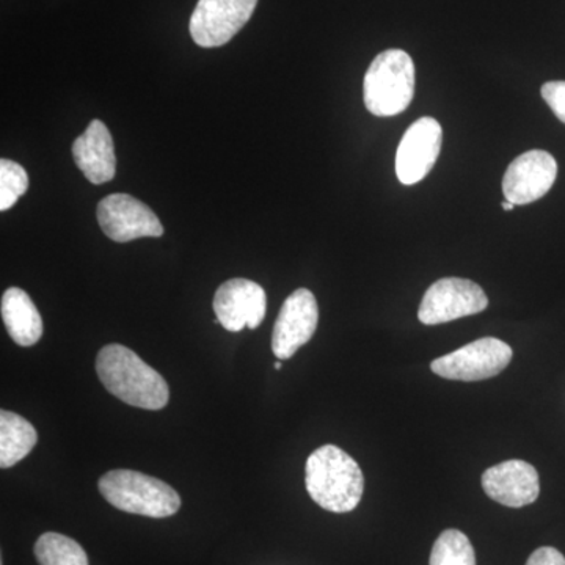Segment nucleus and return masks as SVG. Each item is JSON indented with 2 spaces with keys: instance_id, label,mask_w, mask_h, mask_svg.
Here are the masks:
<instances>
[{
  "instance_id": "9d476101",
  "label": "nucleus",
  "mask_w": 565,
  "mask_h": 565,
  "mask_svg": "<svg viewBox=\"0 0 565 565\" xmlns=\"http://www.w3.org/2000/svg\"><path fill=\"white\" fill-rule=\"evenodd\" d=\"M444 141L440 122L419 118L405 131L396 152V174L404 185L423 181L434 169Z\"/></svg>"
},
{
  "instance_id": "4be33fe9",
  "label": "nucleus",
  "mask_w": 565,
  "mask_h": 565,
  "mask_svg": "<svg viewBox=\"0 0 565 565\" xmlns=\"http://www.w3.org/2000/svg\"><path fill=\"white\" fill-rule=\"evenodd\" d=\"M501 206H503L504 211H514L515 204L511 202H503Z\"/></svg>"
},
{
  "instance_id": "6e6552de",
  "label": "nucleus",
  "mask_w": 565,
  "mask_h": 565,
  "mask_svg": "<svg viewBox=\"0 0 565 565\" xmlns=\"http://www.w3.org/2000/svg\"><path fill=\"white\" fill-rule=\"evenodd\" d=\"M103 233L115 243H129L140 237H161L163 226L154 214L140 200L126 193L106 196L96 210Z\"/></svg>"
},
{
  "instance_id": "20e7f679",
  "label": "nucleus",
  "mask_w": 565,
  "mask_h": 565,
  "mask_svg": "<svg viewBox=\"0 0 565 565\" xmlns=\"http://www.w3.org/2000/svg\"><path fill=\"white\" fill-rule=\"evenodd\" d=\"M104 500L128 514L166 519L180 511L177 490L158 478L132 470L109 471L99 479Z\"/></svg>"
},
{
  "instance_id": "f8f14e48",
  "label": "nucleus",
  "mask_w": 565,
  "mask_h": 565,
  "mask_svg": "<svg viewBox=\"0 0 565 565\" xmlns=\"http://www.w3.org/2000/svg\"><path fill=\"white\" fill-rule=\"evenodd\" d=\"M557 177V162L550 152L531 150L514 159L505 170V202L523 206L537 202L550 192Z\"/></svg>"
},
{
  "instance_id": "7ed1b4c3",
  "label": "nucleus",
  "mask_w": 565,
  "mask_h": 565,
  "mask_svg": "<svg viewBox=\"0 0 565 565\" xmlns=\"http://www.w3.org/2000/svg\"><path fill=\"white\" fill-rule=\"evenodd\" d=\"M415 95V65L403 50L381 52L363 82L364 106L375 117L403 114Z\"/></svg>"
},
{
  "instance_id": "f03ea898",
  "label": "nucleus",
  "mask_w": 565,
  "mask_h": 565,
  "mask_svg": "<svg viewBox=\"0 0 565 565\" xmlns=\"http://www.w3.org/2000/svg\"><path fill=\"white\" fill-rule=\"evenodd\" d=\"M308 493L316 504L334 514H348L360 504L364 490L362 468L334 445L321 446L308 457Z\"/></svg>"
},
{
  "instance_id": "aec40b11",
  "label": "nucleus",
  "mask_w": 565,
  "mask_h": 565,
  "mask_svg": "<svg viewBox=\"0 0 565 565\" xmlns=\"http://www.w3.org/2000/svg\"><path fill=\"white\" fill-rule=\"evenodd\" d=\"M542 98L548 104L550 109L556 115L557 120L565 125V82H546L542 87Z\"/></svg>"
},
{
  "instance_id": "ddd939ff",
  "label": "nucleus",
  "mask_w": 565,
  "mask_h": 565,
  "mask_svg": "<svg viewBox=\"0 0 565 565\" xmlns=\"http://www.w3.org/2000/svg\"><path fill=\"white\" fill-rule=\"evenodd\" d=\"M482 487L489 498L508 508L533 504L541 493L537 471L523 460L493 465L482 475Z\"/></svg>"
},
{
  "instance_id": "5701e85b",
  "label": "nucleus",
  "mask_w": 565,
  "mask_h": 565,
  "mask_svg": "<svg viewBox=\"0 0 565 565\" xmlns=\"http://www.w3.org/2000/svg\"><path fill=\"white\" fill-rule=\"evenodd\" d=\"M274 367H275V370L280 371L281 370V363L280 362L275 363Z\"/></svg>"
},
{
  "instance_id": "423d86ee",
  "label": "nucleus",
  "mask_w": 565,
  "mask_h": 565,
  "mask_svg": "<svg viewBox=\"0 0 565 565\" xmlns=\"http://www.w3.org/2000/svg\"><path fill=\"white\" fill-rule=\"evenodd\" d=\"M487 307L489 299L478 282L467 278H441L424 294L418 319L424 326H440L465 316L482 313Z\"/></svg>"
},
{
  "instance_id": "f3484780",
  "label": "nucleus",
  "mask_w": 565,
  "mask_h": 565,
  "mask_svg": "<svg viewBox=\"0 0 565 565\" xmlns=\"http://www.w3.org/2000/svg\"><path fill=\"white\" fill-rule=\"evenodd\" d=\"M35 557L40 565H90L85 550L58 533L41 535L35 544Z\"/></svg>"
},
{
  "instance_id": "9b49d317",
  "label": "nucleus",
  "mask_w": 565,
  "mask_h": 565,
  "mask_svg": "<svg viewBox=\"0 0 565 565\" xmlns=\"http://www.w3.org/2000/svg\"><path fill=\"white\" fill-rule=\"evenodd\" d=\"M267 296L258 282L233 278L223 282L214 297L217 321L228 332H241L245 327L255 330L266 318Z\"/></svg>"
},
{
  "instance_id": "1a4fd4ad",
  "label": "nucleus",
  "mask_w": 565,
  "mask_h": 565,
  "mask_svg": "<svg viewBox=\"0 0 565 565\" xmlns=\"http://www.w3.org/2000/svg\"><path fill=\"white\" fill-rule=\"evenodd\" d=\"M319 307L310 289L294 291L282 303L273 334V351L278 360H289L313 338Z\"/></svg>"
},
{
  "instance_id": "2eb2a0df",
  "label": "nucleus",
  "mask_w": 565,
  "mask_h": 565,
  "mask_svg": "<svg viewBox=\"0 0 565 565\" xmlns=\"http://www.w3.org/2000/svg\"><path fill=\"white\" fill-rule=\"evenodd\" d=\"M0 311L7 332L14 343L22 348H31L39 343L43 337V319L28 292L20 288L7 289L2 296Z\"/></svg>"
},
{
  "instance_id": "dca6fc26",
  "label": "nucleus",
  "mask_w": 565,
  "mask_h": 565,
  "mask_svg": "<svg viewBox=\"0 0 565 565\" xmlns=\"http://www.w3.org/2000/svg\"><path fill=\"white\" fill-rule=\"evenodd\" d=\"M39 434L35 427L13 412H0V467L21 462L35 448Z\"/></svg>"
},
{
  "instance_id": "4468645a",
  "label": "nucleus",
  "mask_w": 565,
  "mask_h": 565,
  "mask_svg": "<svg viewBox=\"0 0 565 565\" xmlns=\"http://www.w3.org/2000/svg\"><path fill=\"white\" fill-rule=\"evenodd\" d=\"M73 158L82 173L92 184H104L114 180L117 172L114 139L103 121L93 120L87 131L73 143Z\"/></svg>"
},
{
  "instance_id": "f257e3e1",
  "label": "nucleus",
  "mask_w": 565,
  "mask_h": 565,
  "mask_svg": "<svg viewBox=\"0 0 565 565\" xmlns=\"http://www.w3.org/2000/svg\"><path fill=\"white\" fill-rule=\"evenodd\" d=\"M96 373L107 392L132 407L161 411L169 404L166 379L125 345L103 348L96 356Z\"/></svg>"
},
{
  "instance_id": "a211bd4d",
  "label": "nucleus",
  "mask_w": 565,
  "mask_h": 565,
  "mask_svg": "<svg viewBox=\"0 0 565 565\" xmlns=\"http://www.w3.org/2000/svg\"><path fill=\"white\" fill-rule=\"evenodd\" d=\"M430 565H476L470 539L457 530H446L435 541Z\"/></svg>"
},
{
  "instance_id": "6ab92c4d",
  "label": "nucleus",
  "mask_w": 565,
  "mask_h": 565,
  "mask_svg": "<svg viewBox=\"0 0 565 565\" xmlns=\"http://www.w3.org/2000/svg\"><path fill=\"white\" fill-rule=\"evenodd\" d=\"M29 174L20 163L0 161V211H9L28 192Z\"/></svg>"
},
{
  "instance_id": "412c9836",
  "label": "nucleus",
  "mask_w": 565,
  "mask_h": 565,
  "mask_svg": "<svg viewBox=\"0 0 565 565\" xmlns=\"http://www.w3.org/2000/svg\"><path fill=\"white\" fill-rule=\"evenodd\" d=\"M526 565H565V557L553 546H542L530 556Z\"/></svg>"
},
{
  "instance_id": "39448f33",
  "label": "nucleus",
  "mask_w": 565,
  "mask_h": 565,
  "mask_svg": "<svg viewBox=\"0 0 565 565\" xmlns=\"http://www.w3.org/2000/svg\"><path fill=\"white\" fill-rule=\"evenodd\" d=\"M511 345L498 338H481L434 360L430 370L448 381L478 382L503 373L511 363Z\"/></svg>"
},
{
  "instance_id": "0eeeda50",
  "label": "nucleus",
  "mask_w": 565,
  "mask_h": 565,
  "mask_svg": "<svg viewBox=\"0 0 565 565\" xmlns=\"http://www.w3.org/2000/svg\"><path fill=\"white\" fill-rule=\"evenodd\" d=\"M258 0H199L191 18V35L199 46L228 43L250 20Z\"/></svg>"
}]
</instances>
